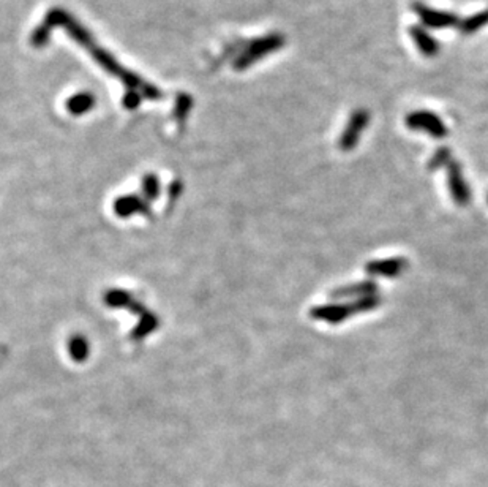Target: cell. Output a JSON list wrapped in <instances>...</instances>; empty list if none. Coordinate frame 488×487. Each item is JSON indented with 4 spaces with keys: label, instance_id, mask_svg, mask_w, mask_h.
Masks as SVG:
<instances>
[{
    "label": "cell",
    "instance_id": "ba28073f",
    "mask_svg": "<svg viewBox=\"0 0 488 487\" xmlns=\"http://www.w3.org/2000/svg\"><path fill=\"white\" fill-rule=\"evenodd\" d=\"M408 267V260L403 256H395V258L387 260H375L365 265V272L371 277H387L395 279L404 272V269Z\"/></svg>",
    "mask_w": 488,
    "mask_h": 487
},
{
    "label": "cell",
    "instance_id": "2e32d148",
    "mask_svg": "<svg viewBox=\"0 0 488 487\" xmlns=\"http://www.w3.org/2000/svg\"><path fill=\"white\" fill-rule=\"evenodd\" d=\"M105 303L106 305L111 307V309H130L134 303V299L128 291L111 290L106 293Z\"/></svg>",
    "mask_w": 488,
    "mask_h": 487
},
{
    "label": "cell",
    "instance_id": "d6986e66",
    "mask_svg": "<svg viewBox=\"0 0 488 487\" xmlns=\"http://www.w3.org/2000/svg\"><path fill=\"white\" fill-rule=\"evenodd\" d=\"M49 37H51V30L41 23L40 25H38V27H35L34 32H32L30 44L37 49L44 48L49 43Z\"/></svg>",
    "mask_w": 488,
    "mask_h": 487
},
{
    "label": "cell",
    "instance_id": "ffe728a7",
    "mask_svg": "<svg viewBox=\"0 0 488 487\" xmlns=\"http://www.w3.org/2000/svg\"><path fill=\"white\" fill-rule=\"evenodd\" d=\"M143 194L147 200H157L160 195V182L157 176L147 175L143 179Z\"/></svg>",
    "mask_w": 488,
    "mask_h": 487
},
{
    "label": "cell",
    "instance_id": "3957f363",
    "mask_svg": "<svg viewBox=\"0 0 488 487\" xmlns=\"http://www.w3.org/2000/svg\"><path fill=\"white\" fill-rule=\"evenodd\" d=\"M285 43L286 38L283 34H280V32H272V34L255 38V40L247 44L240 56H237V59L234 61V70L243 72V70L255 65L256 62L262 61L269 54L275 53V51H280L285 46Z\"/></svg>",
    "mask_w": 488,
    "mask_h": 487
},
{
    "label": "cell",
    "instance_id": "9a60e30c",
    "mask_svg": "<svg viewBox=\"0 0 488 487\" xmlns=\"http://www.w3.org/2000/svg\"><path fill=\"white\" fill-rule=\"evenodd\" d=\"M68 353L72 356L73 361L84 362L89 358V353H91V347H89L87 339L82 336H75L70 339Z\"/></svg>",
    "mask_w": 488,
    "mask_h": 487
},
{
    "label": "cell",
    "instance_id": "6da1fadb",
    "mask_svg": "<svg viewBox=\"0 0 488 487\" xmlns=\"http://www.w3.org/2000/svg\"><path fill=\"white\" fill-rule=\"evenodd\" d=\"M43 24L53 32L56 27H62L67 34L73 38V40L81 44L82 48H86L91 53L92 59L98 63V65L108 72L109 75H114L115 78H119L124 84L131 89V91H138L144 99L147 100H162L163 92L160 91L157 86L149 84L143 78H139L138 75H134L130 70H127L120 65V63L114 59V57L95 43L94 37L91 35L84 25H82L78 19L73 18L68 11L62 8H54L48 11V15L44 16Z\"/></svg>",
    "mask_w": 488,
    "mask_h": 487
},
{
    "label": "cell",
    "instance_id": "4fadbf2b",
    "mask_svg": "<svg viewBox=\"0 0 488 487\" xmlns=\"http://www.w3.org/2000/svg\"><path fill=\"white\" fill-rule=\"evenodd\" d=\"M488 24V10L479 11L476 15H471L470 18L463 19V21L458 23V29L463 35H473L479 32L482 27Z\"/></svg>",
    "mask_w": 488,
    "mask_h": 487
},
{
    "label": "cell",
    "instance_id": "30bf717a",
    "mask_svg": "<svg viewBox=\"0 0 488 487\" xmlns=\"http://www.w3.org/2000/svg\"><path fill=\"white\" fill-rule=\"evenodd\" d=\"M409 35L413 38V42L416 44V48L420 51V54L423 57H428V59H433L439 54V43L436 38L430 34L428 30H425L420 25H411L409 27Z\"/></svg>",
    "mask_w": 488,
    "mask_h": 487
},
{
    "label": "cell",
    "instance_id": "44dd1931",
    "mask_svg": "<svg viewBox=\"0 0 488 487\" xmlns=\"http://www.w3.org/2000/svg\"><path fill=\"white\" fill-rule=\"evenodd\" d=\"M143 95H141L138 91H128L125 95H124V99H122V105H124V108H127V110H138L139 105H141V101H143Z\"/></svg>",
    "mask_w": 488,
    "mask_h": 487
},
{
    "label": "cell",
    "instance_id": "5bb4252c",
    "mask_svg": "<svg viewBox=\"0 0 488 487\" xmlns=\"http://www.w3.org/2000/svg\"><path fill=\"white\" fill-rule=\"evenodd\" d=\"M157 328H158V318L150 312H144L143 315H141L139 323L134 326V329L131 331V337L136 339V341H141V339L152 334Z\"/></svg>",
    "mask_w": 488,
    "mask_h": 487
},
{
    "label": "cell",
    "instance_id": "8992f818",
    "mask_svg": "<svg viewBox=\"0 0 488 487\" xmlns=\"http://www.w3.org/2000/svg\"><path fill=\"white\" fill-rule=\"evenodd\" d=\"M447 187L451 191L452 200L458 204V206H468L471 201V190L470 185L465 181L463 170L458 162L452 160L447 165Z\"/></svg>",
    "mask_w": 488,
    "mask_h": 487
},
{
    "label": "cell",
    "instance_id": "ac0fdd59",
    "mask_svg": "<svg viewBox=\"0 0 488 487\" xmlns=\"http://www.w3.org/2000/svg\"><path fill=\"white\" fill-rule=\"evenodd\" d=\"M191 106H193V100L188 94H179V97L176 99L174 105V119L179 124H184L187 120L188 114L191 111Z\"/></svg>",
    "mask_w": 488,
    "mask_h": 487
},
{
    "label": "cell",
    "instance_id": "9c48e42d",
    "mask_svg": "<svg viewBox=\"0 0 488 487\" xmlns=\"http://www.w3.org/2000/svg\"><path fill=\"white\" fill-rule=\"evenodd\" d=\"M378 291H380V286H378V284H375L373 280H361V282H356V284L335 288V290L330 291L329 298L333 301L361 299L367 296H375V294H378Z\"/></svg>",
    "mask_w": 488,
    "mask_h": 487
},
{
    "label": "cell",
    "instance_id": "5b68a950",
    "mask_svg": "<svg viewBox=\"0 0 488 487\" xmlns=\"http://www.w3.org/2000/svg\"><path fill=\"white\" fill-rule=\"evenodd\" d=\"M404 124L409 128V130L414 132H423L433 137L436 139H442L449 134V130L442 119L432 111L419 110L409 113L406 119H404Z\"/></svg>",
    "mask_w": 488,
    "mask_h": 487
},
{
    "label": "cell",
    "instance_id": "8fae6325",
    "mask_svg": "<svg viewBox=\"0 0 488 487\" xmlns=\"http://www.w3.org/2000/svg\"><path fill=\"white\" fill-rule=\"evenodd\" d=\"M114 213L119 217H122V219H127V217H131L134 214L149 215L150 209L143 198H139L136 195H128V196H120L119 200H115Z\"/></svg>",
    "mask_w": 488,
    "mask_h": 487
},
{
    "label": "cell",
    "instance_id": "277c9868",
    "mask_svg": "<svg viewBox=\"0 0 488 487\" xmlns=\"http://www.w3.org/2000/svg\"><path fill=\"white\" fill-rule=\"evenodd\" d=\"M370 124V113L365 108H357L351 113V116L346 122L342 137L338 138V149L343 152H351L356 149V146L361 139L362 133L367 130Z\"/></svg>",
    "mask_w": 488,
    "mask_h": 487
},
{
    "label": "cell",
    "instance_id": "7402d4cb",
    "mask_svg": "<svg viewBox=\"0 0 488 487\" xmlns=\"http://www.w3.org/2000/svg\"><path fill=\"white\" fill-rule=\"evenodd\" d=\"M487 201H488V196H487Z\"/></svg>",
    "mask_w": 488,
    "mask_h": 487
},
{
    "label": "cell",
    "instance_id": "7a4b0ae2",
    "mask_svg": "<svg viewBox=\"0 0 488 487\" xmlns=\"http://www.w3.org/2000/svg\"><path fill=\"white\" fill-rule=\"evenodd\" d=\"M383 299L375 294V296H367L361 299H354L352 303H338V304H326L313 307L310 310V317L319 322L338 324L343 323L349 317L359 315V313H367L380 307Z\"/></svg>",
    "mask_w": 488,
    "mask_h": 487
},
{
    "label": "cell",
    "instance_id": "52a82bcc",
    "mask_svg": "<svg viewBox=\"0 0 488 487\" xmlns=\"http://www.w3.org/2000/svg\"><path fill=\"white\" fill-rule=\"evenodd\" d=\"M414 11L417 13V16L420 18L422 24L428 29H449L454 27V25H458L460 23L458 16L454 15V13L436 10L423 4H416Z\"/></svg>",
    "mask_w": 488,
    "mask_h": 487
},
{
    "label": "cell",
    "instance_id": "e0dca14e",
    "mask_svg": "<svg viewBox=\"0 0 488 487\" xmlns=\"http://www.w3.org/2000/svg\"><path fill=\"white\" fill-rule=\"evenodd\" d=\"M451 162H452V151L449 149L447 146H441V147H438V149L435 151L433 157L428 160L427 168L430 171H438V170L442 168V166H446Z\"/></svg>",
    "mask_w": 488,
    "mask_h": 487
},
{
    "label": "cell",
    "instance_id": "7c38bea8",
    "mask_svg": "<svg viewBox=\"0 0 488 487\" xmlns=\"http://www.w3.org/2000/svg\"><path fill=\"white\" fill-rule=\"evenodd\" d=\"M95 103H97V100H95L91 92H79L72 95V97L67 100L65 106L67 111L72 114V116H82V114L92 111Z\"/></svg>",
    "mask_w": 488,
    "mask_h": 487
}]
</instances>
